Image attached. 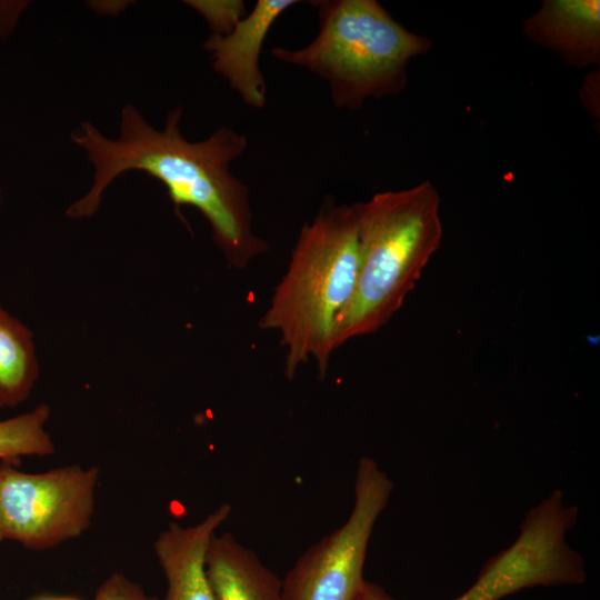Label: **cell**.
I'll return each instance as SVG.
<instances>
[{
	"mask_svg": "<svg viewBox=\"0 0 600 600\" xmlns=\"http://www.w3.org/2000/svg\"><path fill=\"white\" fill-rule=\"evenodd\" d=\"M522 31L573 68L599 67V0H544L523 21Z\"/></svg>",
	"mask_w": 600,
	"mask_h": 600,
	"instance_id": "30bf717a",
	"label": "cell"
},
{
	"mask_svg": "<svg viewBox=\"0 0 600 600\" xmlns=\"http://www.w3.org/2000/svg\"><path fill=\"white\" fill-rule=\"evenodd\" d=\"M319 30L306 47H274L279 61L307 69L329 83L333 104L359 110L369 98L403 91L409 61L431 41L396 21L376 0L317 1Z\"/></svg>",
	"mask_w": 600,
	"mask_h": 600,
	"instance_id": "277c9868",
	"label": "cell"
},
{
	"mask_svg": "<svg viewBox=\"0 0 600 600\" xmlns=\"http://www.w3.org/2000/svg\"><path fill=\"white\" fill-rule=\"evenodd\" d=\"M599 69L588 74L581 88L580 98L586 110L599 119Z\"/></svg>",
	"mask_w": 600,
	"mask_h": 600,
	"instance_id": "2e32d148",
	"label": "cell"
},
{
	"mask_svg": "<svg viewBox=\"0 0 600 600\" xmlns=\"http://www.w3.org/2000/svg\"><path fill=\"white\" fill-rule=\"evenodd\" d=\"M0 199H1V190H0Z\"/></svg>",
	"mask_w": 600,
	"mask_h": 600,
	"instance_id": "d6986e66",
	"label": "cell"
},
{
	"mask_svg": "<svg viewBox=\"0 0 600 600\" xmlns=\"http://www.w3.org/2000/svg\"><path fill=\"white\" fill-rule=\"evenodd\" d=\"M206 568L216 600H282V579L229 531L212 537Z\"/></svg>",
	"mask_w": 600,
	"mask_h": 600,
	"instance_id": "8fae6325",
	"label": "cell"
},
{
	"mask_svg": "<svg viewBox=\"0 0 600 600\" xmlns=\"http://www.w3.org/2000/svg\"><path fill=\"white\" fill-rule=\"evenodd\" d=\"M231 506L222 503L193 526L170 522L153 549L167 582L162 600H216L206 559L212 537L229 518Z\"/></svg>",
	"mask_w": 600,
	"mask_h": 600,
	"instance_id": "9c48e42d",
	"label": "cell"
},
{
	"mask_svg": "<svg viewBox=\"0 0 600 600\" xmlns=\"http://www.w3.org/2000/svg\"><path fill=\"white\" fill-rule=\"evenodd\" d=\"M578 508L567 506L561 490L530 508L519 536L487 560L474 583L453 600H500L522 589L581 584L587 579L582 556L566 541ZM363 600H396L381 586L366 582Z\"/></svg>",
	"mask_w": 600,
	"mask_h": 600,
	"instance_id": "5b68a950",
	"label": "cell"
},
{
	"mask_svg": "<svg viewBox=\"0 0 600 600\" xmlns=\"http://www.w3.org/2000/svg\"><path fill=\"white\" fill-rule=\"evenodd\" d=\"M50 408L39 404L33 410L0 421V459L12 462L24 456L44 457L54 453V444L46 430Z\"/></svg>",
	"mask_w": 600,
	"mask_h": 600,
	"instance_id": "4fadbf2b",
	"label": "cell"
},
{
	"mask_svg": "<svg viewBox=\"0 0 600 600\" xmlns=\"http://www.w3.org/2000/svg\"><path fill=\"white\" fill-rule=\"evenodd\" d=\"M0 541H2V538H1V536H0Z\"/></svg>",
	"mask_w": 600,
	"mask_h": 600,
	"instance_id": "ac0fdd59",
	"label": "cell"
},
{
	"mask_svg": "<svg viewBox=\"0 0 600 600\" xmlns=\"http://www.w3.org/2000/svg\"><path fill=\"white\" fill-rule=\"evenodd\" d=\"M186 3L206 19L212 34L229 33L247 16L241 0H191Z\"/></svg>",
	"mask_w": 600,
	"mask_h": 600,
	"instance_id": "5bb4252c",
	"label": "cell"
},
{
	"mask_svg": "<svg viewBox=\"0 0 600 600\" xmlns=\"http://www.w3.org/2000/svg\"><path fill=\"white\" fill-rule=\"evenodd\" d=\"M97 467L79 464L28 473L0 462V536L30 550L77 538L91 524Z\"/></svg>",
	"mask_w": 600,
	"mask_h": 600,
	"instance_id": "52a82bcc",
	"label": "cell"
},
{
	"mask_svg": "<svg viewBox=\"0 0 600 600\" xmlns=\"http://www.w3.org/2000/svg\"><path fill=\"white\" fill-rule=\"evenodd\" d=\"M181 113V108L172 110L158 130L128 104L121 110L117 139L104 137L88 121L74 129L71 139L86 150L94 174L89 191L67 209V214L92 216L117 177L129 170L143 171L166 187L176 209L191 206L199 210L227 262L244 268L269 249L253 232L249 189L230 170L246 151L248 139L221 126L207 139L190 142L180 131Z\"/></svg>",
	"mask_w": 600,
	"mask_h": 600,
	"instance_id": "6da1fadb",
	"label": "cell"
},
{
	"mask_svg": "<svg viewBox=\"0 0 600 600\" xmlns=\"http://www.w3.org/2000/svg\"><path fill=\"white\" fill-rule=\"evenodd\" d=\"M359 267L357 204L326 201L302 226L288 268L260 320L280 336L286 350L284 373L313 360L320 378L329 367L337 321L349 303Z\"/></svg>",
	"mask_w": 600,
	"mask_h": 600,
	"instance_id": "7a4b0ae2",
	"label": "cell"
},
{
	"mask_svg": "<svg viewBox=\"0 0 600 600\" xmlns=\"http://www.w3.org/2000/svg\"><path fill=\"white\" fill-rule=\"evenodd\" d=\"M32 600H78V599L73 597H68V596H43V597L34 598Z\"/></svg>",
	"mask_w": 600,
	"mask_h": 600,
	"instance_id": "e0dca14e",
	"label": "cell"
},
{
	"mask_svg": "<svg viewBox=\"0 0 600 600\" xmlns=\"http://www.w3.org/2000/svg\"><path fill=\"white\" fill-rule=\"evenodd\" d=\"M296 3L297 0H258L229 33L211 34L203 43L213 70L252 108L262 109L267 101L259 64L266 37L276 20Z\"/></svg>",
	"mask_w": 600,
	"mask_h": 600,
	"instance_id": "ba28073f",
	"label": "cell"
},
{
	"mask_svg": "<svg viewBox=\"0 0 600 600\" xmlns=\"http://www.w3.org/2000/svg\"><path fill=\"white\" fill-rule=\"evenodd\" d=\"M93 600H159L120 572L111 573L99 586Z\"/></svg>",
	"mask_w": 600,
	"mask_h": 600,
	"instance_id": "9a60e30c",
	"label": "cell"
},
{
	"mask_svg": "<svg viewBox=\"0 0 600 600\" xmlns=\"http://www.w3.org/2000/svg\"><path fill=\"white\" fill-rule=\"evenodd\" d=\"M392 491V480L377 461L362 457L349 518L297 559L282 578V600H363L369 541Z\"/></svg>",
	"mask_w": 600,
	"mask_h": 600,
	"instance_id": "8992f818",
	"label": "cell"
},
{
	"mask_svg": "<svg viewBox=\"0 0 600 600\" xmlns=\"http://www.w3.org/2000/svg\"><path fill=\"white\" fill-rule=\"evenodd\" d=\"M359 267L353 294L334 331L336 349L376 332L402 307L439 249L440 196L428 180L356 202Z\"/></svg>",
	"mask_w": 600,
	"mask_h": 600,
	"instance_id": "3957f363",
	"label": "cell"
},
{
	"mask_svg": "<svg viewBox=\"0 0 600 600\" xmlns=\"http://www.w3.org/2000/svg\"><path fill=\"white\" fill-rule=\"evenodd\" d=\"M38 377L32 332L0 307V408L26 401Z\"/></svg>",
	"mask_w": 600,
	"mask_h": 600,
	"instance_id": "7c38bea8",
	"label": "cell"
}]
</instances>
